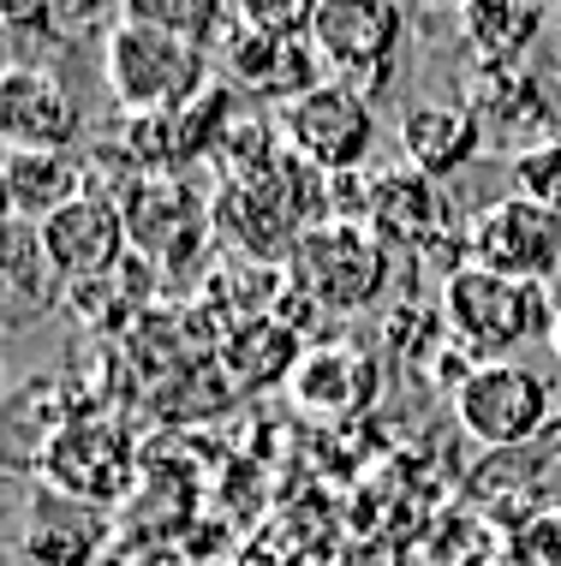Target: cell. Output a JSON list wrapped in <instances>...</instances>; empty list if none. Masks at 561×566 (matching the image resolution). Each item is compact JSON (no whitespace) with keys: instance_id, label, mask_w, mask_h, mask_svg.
Here are the masks:
<instances>
[{"instance_id":"obj_2","label":"cell","mask_w":561,"mask_h":566,"mask_svg":"<svg viewBox=\"0 0 561 566\" xmlns=\"http://www.w3.org/2000/svg\"><path fill=\"white\" fill-rule=\"evenodd\" d=\"M287 281L293 293L316 304L323 316H353L383 293L388 281V244L365 221H323L305 227L287 251Z\"/></svg>"},{"instance_id":"obj_18","label":"cell","mask_w":561,"mask_h":566,"mask_svg":"<svg viewBox=\"0 0 561 566\" xmlns=\"http://www.w3.org/2000/svg\"><path fill=\"white\" fill-rule=\"evenodd\" d=\"M221 7H227V0H120L126 19L174 30V36L197 42V49H209V42L221 36Z\"/></svg>"},{"instance_id":"obj_5","label":"cell","mask_w":561,"mask_h":566,"mask_svg":"<svg viewBox=\"0 0 561 566\" xmlns=\"http://www.w3.org/2000/svg\"><path fill=\"white\" fill-rule=\"evenodd\" d=\"M550 400H555L550 381L520 358L472 364V370L454 381V418H460V430L490 453H508V448H520V441H532L543 423H550Z\"/></svg>"},{"instance_id":"obj_21","label":"cell","mask_w":561,"mask_h":566,"mask_svg":"<svg viewBox=\"0 0 561 566\" xmlns=\"http://www.w3.org/2000/svg\"><path fill=\"white\" fill-rule=\"evenodd\" d=\"M239 12H246V24H257V30H293V36H305L316 0H239Z\"/></svg>"},{"instance_id":"obj_11","label":"cell","mask_w":561,"mask_h":566,"mask_svg":"<svg viewBox=\"0 0 561 566\" xmlns=\"http://www.w3.org/2000/svg\"><path fill=\"white\" fill-rule=\"evenodd\" d=\"M365 227H371L383 244H406V251H430L443 233H466V227L454 221V203L443 197V179L418 174V167L371 174Z\"/></svg>"},{"instance_id":"obj_8","label":"cell","mask_w":561,"mask_h":566,"mask_svg":"<svg viewBox=\"0 0 561 566\" xmlns=\"http://www.w3.org/2000/svg\"><path fill=\"white\" fill-rule=\"evenodd\" d=\"M37 233H42V251H49L54 274L66 281V293L72 286H90V281H108V274L126 269V256H132L120 197H102V191H84L79 203H66L60 216H49Z\"/></svg>"},{"instance_id":"obj_19","label":"cell","mask_w":561,"mask_h":566,"mask_svg":"<svg viewBox=\"0 0 561 566\" xmlns=\"http://www.w3.org/2000/svg\"><path fill=\"white\" fill-rule=\"evenodd\" d=\"M513 186H520V197H532V203L561 216V144L526 149V156L513 161Z\"/></svg>"},{"instance_id":"obj_9","label":"cell","mask_w":561,"mask_h":566,"mask_svg":"<svg viewBox=\"0 0 561 566\" xmlns=\"http://www.w3.org/2000/svg\"><path fill=\"white\" fill-rule=\"evenodd\" d=\"M84 132V114L72 90L37 60L0 66V149H72Z\"/></svg>"},{"instance_id":"obj_15","label":"cell","mask_w":561,"mask_h":566,"mask_svg":"<svg viewBox=\"0 0 561 566\" xmlns=\"http://www.w3.org/2000/svg\"><path fill=\"white\" fill-rule=\"evenodd\" d=\"M7 156V149H0ZM7 186H12V209L19 221L42 227L49 216H60L66 203H79L90 191V167L72 149H12L7 156Z\"/></svg>"},{"instance_id":"obj_6","label":"cell","mask_w":561,"mask_h":566,"mask_svg":"<svg viewBox=\"0 0 561 566\" xmlns=\"http://www.w3.org/2000/svg\"><path fill=\"white\" fill-rule=\"evenodd\" d=\"M401 30L406 19L394 0H316L305 36L323 54V66L341 72V84L376 96L394 72V54H401Z\"/></svg>"},{"instance_id":"obj_14","label":"cell","mask_w":561,"mask_h":566,"mask_svg":"<svg viewBox=\"0 0 561 566\" xmlns=\"http://www.w3.org/2000/svg\"><path fill=\"white\" fill-rule=\"evenodd\" d=\"M60 293H66V281L54 274L37 227L30 221L0 227V323L7 328L37 323L49 304H60Z\"/></svg>"},{"instance_id":"obj_23","label":"cell","mask_w":561,"mask_h":566,"mask_svg":"<svg viewBox=\"0 0 561 566\" xmlns=\"http://www.w3.org/2000/svg\"><path fill=\"white\" fill-rule=\"evenodd\" d=\"M555 346H561V323H555Z\"/></svg>"},{"instance_id":"obj_4","label":"cell","mask_w":561,"mask_h":566,"mask_svg":"<svg viewBox=\"0 0 561 566\" xmlns=\"http://www.w3.org/2000/svg\"><path fill=\"white\" fill-rule=\"evenodd\" d=\"M276 132H281V149L323 174H359L376 149V114H371V96L341 78H323L311 84L305 96L281 102L276 114Z\"/></svg>"},{"instance_id":"obj_10","label":"cell","mask_w":561,"mask_h":566,"mask_svg":"<svg viewBox=\"0 0 561 566\" xmlns=\"http://www.w3.org/2000/svg\"><path fill=\"white\" fill-rule=\"evenodd\" d=\"M221 66H227V84L233 90H251V96L276 102V108L305 96L311 84H323V54L311 49V36H293V30L239 24L221 42Z\"/></svg>"},{"instance_id":"obj_3","label":"cell","mask_w":561,"mask_h":566,"mask_svg":"<svg viewBox=\"0 0 561 566\" xmlns=\"http://www.w3.org/2000/svg\"><path fill=\"white\" fill-rule=\"evenodd\" d=\"M443 323L466 352H478V364H490V358H508L513 346L538 340L550 328V311H543V286L460 263L448 269V286H443Z\"/></svg>"},{"instance_id":"obj_13","label":"cell","mask_w":561,"mask_h":566,"mask_svg":"<svg viewBox=\"0 0 561 566\" xmlns=\"http://www.w3.org/2000/svg\"><path fill=\"white\" fill-rule=\"evenodd\" d=\"M478 144H484V126L466 102H413L401 114V156L406 167H418L430 179L460 174L478 156Z\"/></svg>"},{"instance_id":"obj_20","label":"cell","mask_w":561,"mask_h":566,"mask_svg":"<svg viewBox=\"0 0 561 566\" xmlns=\"http://www.w3.org/2000/svg\"><path fill=\"white\" fill-rule=\"evenodd\" d=\"M513 566H561V518L543 513V518H526L508 543Z\"/></svg>"},{"instance_id":"obj_12","label":"cell","mask_w":561,"mask_h":566,"mask_svg":"<svg viewBox=\"0 0 561 566\" xmlns=\"http://www.w3.org/2000/svg\"><path fill=\"white\" fill-rule=\"evenodd\" d=\"M120 216H126V239L132 256H162L174 263L186 244L204 239V197L174 174H144L138 186L120 197Z\"/></svg>"},{"instance_id":"obj_22","label":"cell","mask_w":561,"mask_h":566,"mask_svg":"<svg viewBox=\"0 0 561 566\" xmlns=\"http://www.w3.org/2000/svg\"><path fill=\"white\" fill-rule=\"evenodd\" d=\"M19 221V209H12V186H7V156H0V227Z\"/></svg>"},{"instance_id":"obj_7","label":"cell","mask_w":561,"mask_h":566,"mask_svg":"<svg viewBox=\"0 0 561 566\" xmlns=\"http://www.w3.org/2000/svg\"><path fill=\"white\" fill-rule=\"evenodd\" d=\"M466 263L508 274V281H526V286H543L561 269V216L513 191L466 221Z\"/></svg>"},{"instance_id":"obj_17","label":"cell","mask_w":561,"mask_h":566,"mask_svg":"<svg viewBox=\"0 0 561 566\" xmlns=\"http://www.w3.org/2000/svg\"><path fill=\"white\" fill-rule=\"evenodd\" d=\"M293 388H299V400L316 406V411H346L371 394V364L353 358V346H323L299 364Z\"/></svg>"},{"instance_id":"obj_1","label":"cell","mask_w":561,"mask_h":566,"mask_svg":"<svg viewBox=\"0 0 561 566\" xmlns=\"http://www.w3.org/2000/svg\"><path fill=\"white\" fill-rule=\"evenodd\" d=\"M102 84L126 108V119H149L204 102L216 90V66H209V49L174 36V30L114 19L102 36Z\"/></svg>"},{"instance_id":"obj_16","label":"cell","mask_w":561,"mask_h":566,"mask_svg":"<svg viewBox=\"0 0 561 566\" xmlns=\"http://www.w3.org/2000/svg\"><path fill=\"white\" fill-rule=\"evenodd\" d=\"M460 36L472 42L484 66L502 72L543 36V7L538 0H460Z\"/></svg>"}]
</instances>
